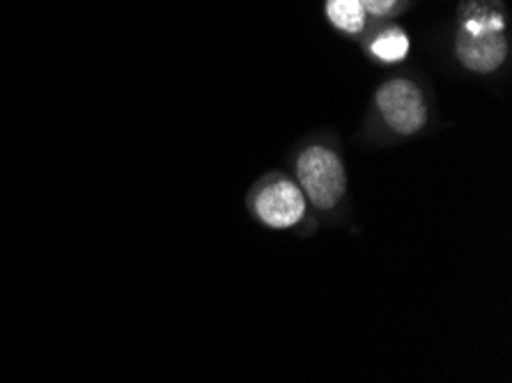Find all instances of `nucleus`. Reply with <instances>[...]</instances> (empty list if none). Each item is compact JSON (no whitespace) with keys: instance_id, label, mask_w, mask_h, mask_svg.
I'll list each match as a JSON object with an SVG mask.
<instances>
[{"instance_id":"nucleus-3","label":"nucleus","mask_w":512,"mask_h":383,"mask_svg":"<svg viewBox=\"0 0 512 383\" xmlns=\"http://www.w3.org/2000/svg\"><path fill=\"white\" fill-rule=\"evenodd\" d=\"M377 111L398 136H414L428 122V106L423 92L407 78H393L377 90Z\"/></svg>"},{"instance_id":"nucleus-1","label":"nucleus","mask_w":512,"mask_h":383,"mask_svg":"<svg viewBox=\"0 0 512 383\" xmlns=\"http://www.w3.org/2000/svg\"><path fill=\"white\" fill-rule=\"evenodd\" d=\"M457 58L473 74H492L508 58L501 14L473 12L462 23L455 39Z\"/></svg>"},{"instance_id":"nucleus-7","label":"nucleus","mask_w":512,"mask_h":383,"mask_svg":"<svg viewBox=\"0 0 512 383\" xmlns=\"http://www.w3.org/2000/svg\"><path fill=\"white\" fill-rule=\"evenodd\" d=\"M359 3L370 17H386V14H393L400 0H359Z\"/></svg>"},{"instance_id":"nucleus-6","label":"nucleus","mask_w":512,"mask_h":383,"mask_svg":"<svg viewBox=\"0 0 512 383\" xmlns=\"http://www.w3.org/2000/svg\"><path fill=\"white\" fill-rule=\"evenodd\" d=\"M370 53L379 62H402L409 56V37L400 28H389L375 37L370 44Z\"/></svg>"},{"instance_id":"nucleus-4","label":"nucleus","mask_w":512,"mask_h":383,"mask_svg":"<svg viewBox=\"0 0 512 383\" xmlns=\"http://www.w3.org/2000/svg\"><path fill=\"white\" fill-rule=\"evenodd\" d=\"M306 195L292 179L276 177L255 195V216L271 230H290L306 216Z\"/></svg>"},{"instance_id":"nucleus-2","label":"nucleus","mask_w":512,"mask_h":383,"mask_svg":"<svg viewBox=\"0 0 512 383\" xmlns=\"http://www.w3.org/2000/svg\"><path fill=\"white\" fill-rule=\"evenodd\" d=\"M297 182L306 200L322 211L338 207V202L343 200L347 191L343 161L336 152L322 145H313L299 154Z\"/></svg>"},{"instance_id":"nucleus-5","label":"nucleus","mask_w":512,"mask_h":383,"mask_svg":"<svg viewBox=\"0 0 512 383\" xmlns=\"http://www.w3.org/2000/svg\"><path fill=\"white\" fill-rule=\"evenodd\" d=\"M327 19L340 33L359 35L366 28L368 14L359 0H327Z\"/></svg>"}]
</instances>
